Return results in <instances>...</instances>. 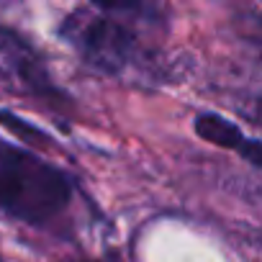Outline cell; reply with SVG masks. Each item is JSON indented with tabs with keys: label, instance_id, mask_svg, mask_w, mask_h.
Instances as JSON below:
<instances>
[{
	"label": "cell",
	"instance_id": "6da1fadb",
	"mask_svg": "<svg viewBox=\"0 0 262 262\" xmlns=\"http://www.w3.org/2000/svg\"><path fill=\"white\" fill-rule=\"evenodd\" d=\"M72 198L67 175L34 152L0 139V208L26 224H47Z\"/></svg>",
	"mask_w": 262,
	"mask_h": 262
},
{
	"label": "cell",
	"instance_id": "7a4b0ae2",
	"mask_svg": "<svg viewBox=\"0 0 262 262\" xmlns=\"http://www.w3.org/2000/svg\"><path fill=\"white\" fill-rule=\"evenodd\" d=\"M131 3H100L75 8L59 26V36L95 70L118 75L139 57V36L131 18Z\"/></svg>",
	"mask_w": 262,
	"mask_h": 262
},
{
	"label": "cell",
	"instance_id": "3957f363",
	"mask_svg": "<svg viewBox=\"0 0 262 262\" xmlns=\"http://www.w3.org/2000/svg\"><path fill=\"white\" fill-rule=\"evenodd\" d=\"M0 82L16 93L59 98V90L54 88L39 54L21 36L6 29H0Z\"/></svg>",
	"mask_w": 262,
	"mask_h": 262
},
{
	"label": "cell",
	"instance_id": "277c9868",
	"mask_svg": "<svg viewBox=\"0 0 262 262\" xmlns=\"http://www.w3.org/2000/svg\"><path fill=\"white\" fill-rule=\"evenodd\" d=\"M193 128H195V134L201 139H206L208 144L229 149V152H236L244 160H249V165L259 167V142L247 137L244 131L236 123H231L229 118H224L219 113H201L195 118Z\"/></svg>",
	"mask_w": 262,
	"mask_h": 262
},
{
	"label": "cell",
	"instance_id": "5b68a950",
	"mask_svg": "<svg viewBox=\"0 0 262 262\" xmlns=\"http://www.w3.org/2000/svg\"><path fill=\"white\" fill-rule=\"evenodd\" d=\"M0 126L8 128V131H13L16 139H21V142H49V137L44 134V131L29 126L21 116H16V113H11V111H6V108H0Z\"/></svg>",
	"mask_w": 262,
	"mask_h": 262
}]
</instances>
